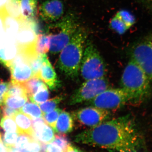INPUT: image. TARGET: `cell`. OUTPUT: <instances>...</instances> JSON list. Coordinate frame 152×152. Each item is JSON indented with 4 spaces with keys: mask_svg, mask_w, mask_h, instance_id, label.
<instances>
[{
    "mask_svg": "<svg viewBox=\"0 0 152 152\" xmlns=\"http://www.w3.org/2000/svg\"><path fill=\"white\" fill-rule=\"evenodd\" d=\"M74 141L77 143L118 152L131 151L145 143L130 115L107 120L87 129L76 135Z\"/></svg>",
    "mask_w": 152,
    "mask_h": 152,
    "instance_id": "obj_1",
    "label": "cell"
},
{
    "mask_svg": "<svg viewBox=\"0 0 152 152\" xmlns=\"http://www.w3.org/2000/svg\"><path fill=\"white\" fill-rule=\"evenodd\" d=\"M87 37V31L80 27L61 52L58 67L68 78L75 80L78 77Z\"/></svg>",
    "mask_w": 152,
    "mask_h": 152,
    "instance_id": "obj_2",
    "label": "cell"
},
{
    "mask_svg": "<svg viewBox=\"0 0 152 152\" xmlns=\"http://www.w3.org/2000/svg\"><path fill=\"white\" fill-rule=\"evenodd\" d=\"M151 82L140 66L131 59L123 72L121 86L129 96L130 104L138 105L151 96Z\"/></svg>",
    "mask_w": 152,
    "mask_h": 152,
    "instance_id": "obj_3",
    "label": "cell"
},
{
    "mask_svg": "<svg viewBox=\"0 0 152 152\" xmlns=\"http://www.w3.org/2000/svg\"><path fill=\"white\" fill-rule=\"evenodd\" d=\"M80 27L75 14L69 13L49 27L50 38V51L53 54L61 51Z\"/></svg>",
    "mask_w": 152,
    "mask_h": 152,
    "instance_id": "obj_4",
    "label": "cell"
},
{
    "mask_svg": "<svg viewBox=\"0 0 152 152\" xmlns=\"http://www.w3.org/2000/svg\"><path fill=\"white\" fill-rule=\"evenodd\" d=\"M107 68L103 58L94 44L87 39L82 58L80 72L85 80L105 77Z\"/></svg>",
    "mask_w": 152,
    "mask_h": 152,
    "instance_id": "obj_5",
    "label": "cell"
},
{
    "mask_svg": "<svg viewBox=\"0 0 152 152\" xmlns=\"http://www.w3.org/2000/svg\"><path fill=\"white\" fill-rule=\"evenodd\" d=\"M130 97L123 88L107 89L88 101L91 106L104 110H116L130 104Z\"/></svg>",
    "mask_w": 152,
    "mask_h": 152,
    "instance_id": "obj_6",
    "label": "cell"
},
{
    "mask_svg": "<svg viewBox=\"0 0 152 152\" xmlns=\"http://www.w3.org/2000/svg\"><path fill=\"white\" fill-rule=\"evenodd\" d=\"M109 86V82L105 77L86 80L71 95L69 104L74 105L91 100L108 89Z\"/></svg>",
    "mask_w": 152,
    "mask_h": 152,
    "instance_id": "obj_7",
    "label": "cell"
},
{
    "mask_svg": "<svg viewBox=\"0 0 152 152\" xmlns=\"http://www.w3.org/2000/svg\"><path fill=\"white\" fill-rule=\"evenodd\" d=\"M111 115L110 110L93 106L79 109L72 113L74 121L89 129L96 126L107 121Z\"/></svg>",
    "mask_w": 152,
    "mask_h": 152,
    "instance_id": "obj_8",
    "label": "cell"
},
{
    "mask_svg": "<svg viewBox=\"0 0 152 152\" xmlns=\"http://www.w3.org/2000/svg\"><path fill=\"white\" fill-rule=\"evenodd\" d=\"M131 58L152 82V48L146 38L133 47Z\"/></svg>",
    "mask_w": 152,
    "mask_h": 152,
    "instance_id": "obj_9",
    "label": "cell"
},
{
    "mask_svg": "<svg viewBox=\"0 0 152 152\" xmlns=\"http://www.w3.org/2000/svg\"><path fill=\"white\" fill-rule=\"evenodd\" d=\"M39 12L45 21L56 22L64 15V4L61 0H47L40 6Z\"/></svg>",
    "mask_w": 152,
    "mask_h": 152,
    "instance_id": "obj_10",
    "label": "cell"
},
{
    "mask_svg": "<svg viewBox=\"0 0 152 152\" xmlns=\"http://www.w3.org/2000/svg\"><path fill=\"white\" fill-rule=\"evenodd\" d=\"M31 120L34 137L42 143L52 142L55 136L53 129L45 122L43 118Z\"/></svg>",
    "mask_w": 152,
    "mask_h": 152,
    "instance_id": "obj_11",
    "label": "cell"
},
{
    "mask_svg": "<svg viewBox=\"0 0 152 152\" xmlns=\"http://www.w3.org/2000/svg\"><path fill=\"white\" fill-rule=\"evenodd\" d=\"M38 77L48 85L51 90H56L61 86V82L48 57L44 61Z\"/></svg>",
    "mask_w": 152,
    "mask_h": 152,
    "instance_id": "obj_12",
    "label": "cell"
},
{
    "mask_svg": "<svg viewBox=\"0 0 152 152\" xmlns=\"http://www.w3.org/2000/svg\"><path fill=\"white\" fill-rule=\"evenodd\" d=\"M42 143L24 133L18 134L15 148L20 152H40Z\"/></svg>",
    "mask_w": 152,
    "mask_h": 152,
    "instance_id": "obj_13",
    "label": "cell"
},
{
    "mask_svg": "<svg viewBox=\"0 0 152 152\" xmlns=\"http://www.w3.org/2000/svg\"><path fill=\"white\" fill-rule=\"evenodd\" d=\"M19 50L17 42L6 39L5 42L0 45V61L9 68Z\"/></svg>",
    "mask_w": 152,
    "mask_h": 152,
    "instance_id": "obj_14",
    "label": "cell"
},
{
    "mask_svg": "<svg viewBox=\"0 0 152 152\" xmlns=\"http://www.w3.org/2000/svg\"><path fill=\"white\" fill-rule=\"evenodd\" d=\"M74 120L69 112L62 111L57 120L55 132L58 134H67L73 130Z\"/></svg>",
    "mask_w": 152,
    "mask_h": 152,
    "instance_id": "obj_15",
    "label": "cell"
},
{
    "mask_svg": "<svg viewBox=\"0 0 152 152\" xmlns=\"http://www.w3.org/2000/svg\"><path fill=\"white\" fill-rule=\"evenodd\" d=\"M22 20H19L11 17L6 14L4 11V25L6 37L8 39L17 42V36L20 28Z\"/></svg>",
    "mask_w": 152,
    "mask_h": 152,
    "instance_id": "obj_16",
    "label": "cell"
},
{
    "mask_svg": "<svg viewBox=\"0 0 152 152\" xmlns=\"http://www.w3.org/2000/svg\"><path fill=\"white\" fill-rule=\"evenodd\" d=\"M18 128V134L24 133L34 137V132L30 117L20 111L13 117Z\"/></svg>",
    "mask_w": 152,
    "mask_h": 152,
    "instance_id": "obj_17",
    "label": "cell"
},
{
    "mask_svg": "<svg viewBox=\"0 0 152 152\" xmlns=\"http://www.w3.org/2000/svg\"><path fill=\"white\" fill-rule=\"evenodd\" d=\"M20 4L22 18L24 20H34L37 13V0H18Z\"/></svg>",
    "mask_w": 152,
    "mask_h": 152,
    "instance_id": "obj_18",
    "label": "cell"
},
{
    "mask_svg": "<svg viewBox=\"0 0 152 152\" xmlns=\"http://www.w3.org/2000/svg\"><path fill=\"white\" fill-rule=\"evenodd\" d=\"M19 111L28 116L31 119L37 118H43V115L42 112L41 110L39 105L32 102H30L28 101H27V102L20 109Z\"/></svg>",
    "mask_w": 152,
    "mask_h": 152,
    "instance_id": "obj_19",
    "label": "cell"
},
{
    "mask_svg": "<svg viewBox=\"0 0 152 152\" xmlns=\"http://www.w3.org/2000/svg\"><path fill=\"white\" fill-rule=\"evenodd\" d=\"M50 38L48 34H39L35 43L36 51L38 54H46L50 51Z\"/></svg>",
    "mask_w": 152,
    "mask_h": 152,
    "instance_id": "obj_20",
    "label": "cell"
},
{
    "mask_svg": "<svg viewBox=\"0 0 152 152\" xmlns=\"http://www.w3.org/2000/svg\"><path fill=\"white\" fill-rule=\"evenodd\" d=\"M48 57L46 54L36 53L30 58L29 63L32 71L34 77H38V75L44 61Z\"/></svg>",
    "mask_w": 152,
    "mask_h": 152,
    "instance_id": "obj_21",
    "label": "cell"
},
{
    "mask_svg": "<svg viewBox=\"0 0 152 152\" xmlns=\"http://www.w3.org/2000/svg\"><path fill=\"white\" fill-rule=\"evenodd\" d=\"M4 6V11L6 14L19 20L23 19L20 4L18 0H7Z\"/></svg>",
    "mask_w": 152,
    "mask_h": 152,
    "instance_id": "obj_22",
    "label": "cell"
},
{
    "mask_svg": "<svg viewBox=\"0 0 152 152\" xmlns=\"http://www.w3.org/2000/svg\"><path fill=\"white\" fill-rule=\"evenodd\" d=\"M23 85L26 90L28 98H29L34 94L45 84L40 79L34 77L23 83Z\"/></svg>",
    "mask_w": 152,
    "mask_h": 152,
    "instance_id": "obj_23",
    "label": "cell"
},
{
    "mask_svg": "<svg viewBox=\"0 0 152 152\" xmlns=\"http://www.w3.org/2000/svg\"><path fill=\"white\" fill-rule=\"evenodd\" d=\"M28 97L13 96L6 94L4 99V105L15 109H20L28 101Z\"/></svg>",
    "mask_w": 152,
    "mask_h": 152,
    "instance_id": "obj_24",
    "label": "cell"
},
{
    "mask_svg": "<svg viewBox=\"0 0 152 152\" xmlns=\"http://www.w3.org/2000/svg\"><path fill=\"white\" fill-rule=\"evenodd\" d=\"M64 98V95H58L39 105L43 114L51 112L56 108L57 106L63 101Z\"/></svg>",
    "mask_w": 152,
    "mask_h": 152,
    "instance_id": "obj_25",
    "label": "cell"
},
{
    "mask_svg": "<svg viewBox=\"0 0 152 152\" xmlns=\"http://www.w3.org/2000/svg\"><path fill=\"white\" fill-rule=\"evenodd\" d=\"M6 95L13 96L28 97L26 90L23 84L11 82Z\"/></svg>",
    "mask_w": 152,
    "mask_h": 152,
    "instance_id": "obj_26",
    "label": "cell"
},
{
    "mask_svg": "<svg viewBox=\"0 0 152 152\" xmlns=\"http://www.w3.org/2000/svg\"><path fill=\"white\" fill-rule=\"evenodd\" d=\"M49 97L48 89L46 85L45 84L28 99L32 102L35 103L39 105L45 102L48 99Z\"/></svg>",
    "mask_w": 152,
    "mask_h": 152,
    "instance_id": "obj_27",
    "label": "cell"
},
{
    "mask_svg": "<svg viewBox=\"0 0 152 152\" xmlns=\"http://www.w3.org/2000/svg\"><path fill=\"white\" fill-rule=\"evenodd\" d=\"M115 16L118 18L129 29L135 23V18L132 13L126 10H121L118 11Z\"/></svg>",
    "mask_w": 152,
    "mask_h": 152,
    "instance_id": "obj_28",
    "label": "cell"
},
{
    "mask_svg": "<svg viewBox=\"0 0 152 152\" xmlns=\"http://www.w3.org/2000/svg\"><path fill=\"white\" fill-rule=\"evenodd\" d=\"M0 126L6 132H17L18 128L13 118L3 117L0 122Z\"/></svg>",
    "mask_w": 152,
    "mask_h": 152,
    "instance_id": "obj_29",
    "label": "cell"
},
{
    "mask_svg": "<svg viewBox=\"0 0 152 152\" xmlns=\"http://www.w3.org/2000/svg\"><path fill=\"white\" fill-rule=\"evenodd\" d=\"M62 111L61 109L56 108L51 112L43 114V118L45 122L51 127L54 131L56 129L57 120Z\"/></svg>",
    "mask_w": 152,
    "mask_h": 152,
    "instance_id": "obj_30",
    "label": "cell"
},
{
    "mask_svg": "<svg viewBox=\"0 0 152 152\" xmlns=\"http://www.w3.org/2000/svg\"><path fill=\"white\" fill-rule=\"evenodd\" d=\"M110 26L112 30L120 35L125 34L129 29L126 25L115 15L111 20Z\"/></svg>",
    "mask_w": 152,
    "mask_h": 152,
    "instance_id": "obj_31",
    "label": "cell"
},
{
    "mask_svg": "<svg viewBox=\"0 0 152 152\" xmlns=\"http://www.w3.org/2000/svg\"><path fill=\"white\" fill-rule=\"evenodd\" d=\"M18 134L17 132H6L3 137V143L7 148H15Z\"/></svg>",
    "mask_w": 152,
    "mask_h": 152,
    "instance_id": "obj_32",
    "label": "cell"
},
{
    "mask_svg": "<svg viewBox=\"0 0 152 152\" xmlns=\"http://www.w3.org/2000/svg\"><path fill=\"white\" fill-rule=\"evenodd\" d=\"M52 142L59 146L64 152L68 146L71 144L68 137L65 134H58L55 136Z\"/></svg>",
    "mask_w": 152,
    "mask_h": 152,
    "instance_id": "obj_33",
    "label": "cell"
},
{
    "mask_svg": "<svg viewBox=\"0 0 152 152\" xmlns=\"http://www.w3.org/2000/svg\"><path fill=\"white\" fill-rule=\"evenodd\" d=\"M4 11H0V45L6 40V34L4 25Z\"/></svg>",
    "mask_w": 152,
    "mask_h": 152,
    "instance_id": "obj_34",
    "label": "cell"
},
{
    "mask_svg": "<svg viewBox=\"0 0 152 152\" xmlns=\"http://www.w3.org/2000/svg\"><path fill=\"white\" fill-rule=\"evenodd\" d=\"M10 83L0 82V106L4 105V99L8 90Z\"/></svg>",
    "mask_w": 152,
    "mask_h": 152,
    "instance_id": "obj_35",
    "label": "cell"
},
{
    "mask_svg": "<svg viewBox=\"0 0 152 152\" xmlns=\"http://www.w3.org/2000/svg\"><path fill=\"white\" fill-rule=\"evenodd\" d=\"M2 110L4 117H10L12 118L19 111L18 110L12 108L5 105L2 106Z\"/></svg>",
    "mask_w": 152,
    "mask_h": 152,
    "instance_id": "obj_36",
    "label": "cell"
},
{
    "mask_svg": "<svg viewBox=\"0 0 152 152\" xmlns=\"http://www.w3.org/2000/svg\"><path fill=\"white\" fill-rule=\"evenodd\" d=\"M45 152H64L58 146L53 142L47 144Z\"/></svg>",
    "mask_w": 152,
    "mask_h": 152,
    "instance_id": "obj_37",
    "label": "cell"
},
{
    "mask_svg": "<svg viewBox=\"0 0 152 152\" xmlns=\"http://www.w3.org/2000/svg\"><path fill=\"white\" fill-rule=\"evenodd\" d=\"M118 152L113 151H107L106 152ZM125 152H149L148 151V148L146 143L143 144L141 145L138 148H136L135 149L131 150V151H128Z\"/></svg>",
    "mask_w": 152,
    "mask_h": 152,
    "instance_id": "obj_38",
    "label": "cell"
},
{
    "mask_svg": "<svg viewBox=\"0 0 152 152\" xmlns=\"http://www.w3.org/2000/svg\"><path fill=\"white\" fill-rule=\"evenodd\" d=\"M64 152H83L78 147L70 144L65 150Z\"/></svg>",
    "mask_w": 152,
    "mask_h": 152,
    "instance_id": "obj_39",
    "label": "cell"
},
{
    "mask_svg": "<svg viewBox=\"0 0 152 152\" xmlns=\"http://www.w3.org/2000/svg\"><path fill=\"white\" fill-rule=\"evenodd\" d=\"M0 152H7V148H6L4 143H3L1 133H0Z\"/></svg>",
    "mask_w": 152,
    "mask_h": 152,
    "instance_id": "obj_40",
    "label": "cell"
},
{
    "mask_svg": "<svg viewBox=\"0 0 152 152\" xmlns=\"http://www.w3.org/2000/svg\"><path fill=\"white\" fill-rule=\"evenodd\" d=\"M146 39H147V40L149 42L152 48V34H151L148 37H147Z\"/></svg>",
    "mask_w": 152,
    "mask_h": 152,
    "instance_id": "obj_41",
    "label": "cell"
},
{
    "mask_svg": "<svg viewBox=\"0 0 152 152\" xmlns=\"http://www.w3.org/2000/svg\"><path fill=\"white\" fill-rule=\"evenodd\" d=\"M7 1V0H0V10L5 6Z\"/></svg>",
    "mask_w": 152,
    "mask_h": 152,
    "instance_id": "obj_42",
    "label": "cell"
},
{
    "mask_svg": "<svg viewBox=\"0 0 152 152\" xmlns=\"http://www.w3.org/2000/svg\"><path fill=\"white\" fill-rule=\"evenodd\" d=\"M8 152H20L16 148H13L9 150Z\"/></svg>",
    "mask_w": 152,
    "mask_h": 152,
    "instance_id": "obj_43",
    "label": "cell"
},
{
    "mask_svg": "<svg viewBox=\"0 0 152 152\" xmlns=\"http://www.w3.org/2000/svg\"><path fill=\"white\" fill-rule=\"evenodd\" d=\"M1 109H0V116H1Z\"/></svg>",
    "mask_w": 152,
    "mask_h": 152,
    "instance_id": "obj_44",
    "label": "cell"
}]
</instances>
